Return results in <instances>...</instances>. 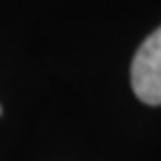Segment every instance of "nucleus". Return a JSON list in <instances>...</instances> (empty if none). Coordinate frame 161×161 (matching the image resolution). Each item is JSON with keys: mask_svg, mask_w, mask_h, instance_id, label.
<instances>
[{"mask_svg": "<svg viewBox=\"0 0 161 161\" xmlns=\"http://www.w3.org/2000/svg\"><path fill=\"white\" fill-rule=\"evenodd\" d=\"M130 80L139 101L161 105V27L154 29L136 49Z\"/></svg>", "mask_w": 161, "mask_h": 161, "instance_id": "obj_1", "label": "nucleus"}, {"mask_svg": "<svg viewBox=\"0 0 161 161\" xmlns=\"http://www.w3.org/2000/svg\"><path fill=\"white\" fill-rule=\"evenodd\" d=\"M0 112H3V110H0Z\"/></svg>", "mask_w": 161, "mask_h": 161, "instance_id": "obj_2", "label": "nucleus"}]
</instances>
